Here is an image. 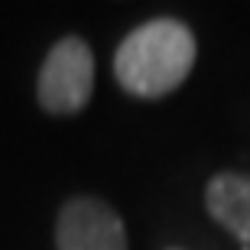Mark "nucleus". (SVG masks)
Listing matches in <instances>:
<instances>
[{"instance_id":"nucleus-1","label":"nucleus","mask_w":250,"mask_h":250,"mask_svg":"<svg viewBox=\"0 0 250 250\" xmlns=\"http://www.w3.org/2000/svg\"><path fill=\"white\" fill-rule=\"evenodd\" d=\"M195 65V36L172 17L149 20L121 42L114 75L124 91L137 98H163L176 91Z\"/></svg>"},{"instance_id":"nucleus-2","label":"nucleus","mask_w":250,"mask_h":250,"mask_svg":"<svg viewBox=\"0 0 250 250\" xmlns=\"http://www.w3.org/2000/svg\"><path fill=\"white\" fill-rule=\"evenodd\" d=\"M91 91H94V56L88 42L78 36L59 39L39 68L36 94L42 111L59 114V117L78 114L91 101Z\"/></svg>"},{"instance_id":"nucleus-3","label":"nucleus","mask_w":250,"mask_h":250,"mask_svg":"<svg viewBox=\"0 0 250 250\" xmlns=\"http://www.w3.org/2000/svg\"><path fill=\"white\" fill-rule=\"evenodd\" d=\"M59 250H127V231L121 214L107 202L78 195L62 205L56 221Z\"/></svg>"},{"instance_id":"nucleus-4","label":"nucleus","mask_w":250,"mask_h":250,"mask_svg":"<svg viewBox=\"0 0 250 250\" xmlns=\"http://www.w3.org/2000/svg\"><path fill=\"white\" fill-rule=\"evenodd\" d=\"M205 205L214 221L228 228L244 247H250V176L237 172L214 176L205 192Z\"/></svg>"}]
</instances>
